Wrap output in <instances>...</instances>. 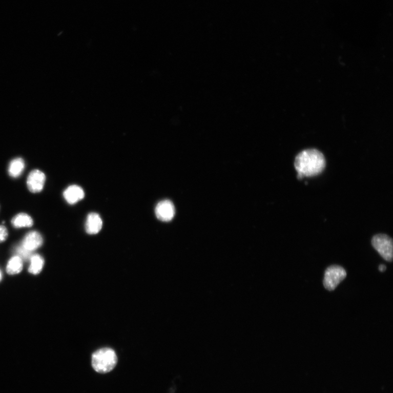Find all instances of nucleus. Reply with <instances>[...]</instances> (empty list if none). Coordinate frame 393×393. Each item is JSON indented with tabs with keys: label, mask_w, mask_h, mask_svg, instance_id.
<instances>
[{
	"label": "nucleus",
	"mask_w": 393,
	"mask_h": 393,
	"mask_svg": "<svg viewBox=\"0 0 393 393\" xmlns=\"http://www.w3.org/2000/svg\"><path fill=\"white\" fill-rule=\"evenodd\" d=\"M295 169L297 178L312 177L321 174L325 169V160L323 154L315 149H307L300 152L296 157Z\"/></svg>",
	"instance_id": "nucleus-1"
},
{
	"label": "nucleus",
	"mask_w": 393,
	"mask_h": 393,
	"mask_svg": "<svg viewBox=\"0 0 393 393\" xmlns=\"http://www.w3.org/2000/svg\"><path fill=\"white\" fill-rule=\"evenodd\" d=\"M118 357L112 348L105 347L99 349L92 356V365L94 369L100 374H106L114 369Z\"/></svg>",
	"instance_id": "nucleus-2"
},
{
	"label": "nucleus",
	"mask_w": 393,
	"mask_h": 393,
	"mask_svg": "<svg viewBox=\"0 0 393 393\" xmlns=\"http://www.w3.org/2000/svg\"><path fill=\"white\" fill-rule=\"evenodd\" d=\"M346 276L347 273L344 267L337 265L330 266L324 273L323 285L325 288L330 291L335 289Z\"/></svg>",
	"instance_id": "nucleus-3"
},
{
	"label": "nucleus",
	"mask_w": 393,
	"mask_h": 393,
	"mask_svg": "<svg viewBox=\"0 0 393 393\" xmlns=\"http://www.w3.org/2000/svg\"><path fill=\"white\" fill-rule=\"evenodd\" d=\"M372 245L384 260L388 262L392 260V240L386 235L375 236L372 239Z\"/></svg>",
	"instance_id": "nucleus-4"
},
{
	"label": "nucleus",
	"mask_w": 393,
	"mask_h": 393,
	"mask_svg": "<svg viewBox=\"0 0 393 393\" xmlns=\"http://www.w3.org/2000/svg\"><path fill=\"white\" fill-rule=\"evenodd\" d=\"M46 180L44 173L38 170H33L28 175V188L32 193H38L44 189Z\"/></svg>",
	"instance_id": "nucleus-5"
},
{
	"label": "nucleus",
	"mask_w": 393,
	"mask_h": 393,
	"mask_svg": "<svg viewBox=\"0 0 393 393\" xmlns=\"http://www.w3.org/2000/svg\"><path fill=\"white\" fill-rule=\"evenodd\" d=\"M157 218L163 222L171 221L175 215V208L173 203L169 200L159 202L155 208Z\"/></svg>",
	"instance_id": "nucleus-6"
},
{
	"label": "nucleus",
	"mask_w": 393,
	"mask_h": 393,
	"mask_svg": "<svg viewBox=\"0 0 393 393\" xmlns=\"http://www.w3.org/2000/svg\"><path fill=\"white\" fill-rule=\"evenodd\" d=\"M44 239L40 234L37 231H31L25 236L22 243V246L32 253L43 245Z\"/></svg>",
	"instance_id": "nucleus-7"
},
{
	"label": "nucleus",
	"mask_w": 393,
	"mask_h": 393,
	"mask_svg": "<svg viewBox=\"0 0 393 393\" xmlns=\"http://www.w3.org/2000/svg\"><path fill=\"white\" fill-rule=\"evenodd\" d=\"M103 222L101 217L96 213H90L87 217L86 230L89 235H96L101 230Z\"/></svg>",
	"instance_id": "nucleus-8"
},
{
	"label": "nucleus",
	"mask_w": 393,
	"mask_h": 393,
	"mask_svg": "<svg viewBox=\"0 0 393 393\" xmlns=\"http://www.w3.org/2000/svg\"><path fill=\"white\" fill-rule=\"evenodd\" d=\"M64 197L67 202L70 204H74L85 197V192L78 185H71L64 192Z\"/></svg>",
	"instance_id": "nucleus-9"
},
{
	"label": "nucleus",
	"mask_w": 393,
	"mask_h": 393,
	"mask_svg": "<svg viewBox=\"0 0 393 393\" xmlns=\"http://www.w3.org/2000/svg\"><path fill=\"white\" fill-rule=\"evenodd\" d=\"M11 222L13 226L16 229L31 227L33 224L31 217L26 213H20L15 215Z\"/></svg>",
	"instance_id": "nucleus-10"
},
{
	"label": "nucleus",
	"mask_w": 393,
	"mask_h": 393,
	"mask_svg": "<svg viewBox=\"0 0 393 393\" xmlns=\"http://www.w3.org/2000/svg\"><path fill=\"white\" fill-rule=\"evenodd\" d=\"M25 167V162L22 158H16L10 163L8 168V173L12 178H16L20 176L23 173Z\"/></svg>",
	"instance_id": "nucleus-11"
},
{
	"label": "nucleus",
	"mask_w": 393,
	"mask_h": 393,
	"mask_svg": "<svg viewBox=\"0 0 393 393\" xmlns=\"http://www.w3.org/2000/svg\"><path fill=\"white\" fill-rule=\"evenodd\" d=\"M22 259L18 256L12 257L8 262L6 271L8 274L15 275L19 273L23 270Z\"/></svg>",
	"instance_id": "nucleus-12"
},
{
	"label": "nucleus",
	"mask_w": 393,
	"mask_h": 393,
	"mask_svg": "<svg viewBox=\"0 0 393 393\" xmlns=\"http://www.w3.org/2000/svg\"><path fill=\"white\" fill-rule=\"evenodd\" d=\"M30 260L31 264L29 272L32 274H38L43 270L44 265L43 258L38 255H32Z\"/></svg>",
	"instance_id": "nucleus-13"
},
{
	"label": "nucleus",
	"mask_w": 393,
	"mask_h": 393,
	"mask_svg": "<svg viewBox=\"0 0 393 393\" xmlns=\"http://www.w3.org/2000/svg\"><path fill=\"white\" fill-rule=\"evenodd\" d=\"M16 253L22 260H28L32 256V253L29 251L24 248L22 245L19 246L16 249Z\"/></svg>",
	"instance_id": "nucleus-14"
},
{
	"label": "nucleus",
	"mask_w": 393,
	"mask_h": 393,
	"mask_svg": "<svg viewBox=\"0 0 393 393\" xmlns=\"http://www.w3.org/2000/svg\"><path fill=\"white\" fill-rule=\"evenodd\" d=\"M8 236L7 228L4 225H0V243L5 241Z\"/></svg>",
	"instance_id": "nucleus-15"
},
{
	"label": "nucleus",
	"mask_w": 393,
	"mask_h": 393,
	"mask_svg": "<svg viewBox=\"0 0 393 393\" xmlns=\"http://www.w3.org/2000/svg\"><path fill=\"white\" fill-rule=\"evenodd\" d=\"M386 270V266L383 264H381L379 266V271L381 272H383Z\"/></svg>",
	"instance_id": "nucleus-16"
},
{
	"label": "nucleus",
	"mask_w": 393,
	"mask_h": 393,
	"mask_svg": "<svg viewBox=\"0 0 393 393\" xmlns=\"http://www.w3.org/2000/svg\"><path fill=\"white\" fill-rule=\"evenodd\" d=\"M2 274L1 272H0V280H2Z\"/></svg>",
	"instance_id": "nucleus-17"
}]
</instances>
